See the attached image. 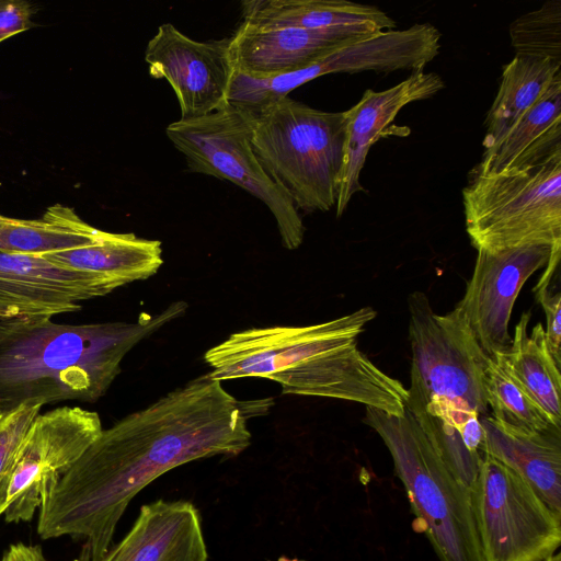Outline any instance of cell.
I'll return each instance as SVG.
<instances>
[{
  "instance_id": "ba28073f",
  "label": "cell",
  "mask_w": 561,
  "mask_h": 561,
  "mask_svg": "<svg viewBox=\"0 0 561 561\" xmlns=\"http://www.w3.org/2000/svg\"><path fill=\"white\" fill-rule=\"evenodd\" d=\"M165 134L185 157L192 172L228 180L261 202L272 213L282 244L296 250L304 241L305 225L291 198L261 165L251 145V124L245 107L227 103L198 118L178 119Z\"/></svg>"
},
{
  "instance_id": "9c48e42d",
  "label": "cell",
  "mask_w": 561,
  "mask_h": 561,
  "mask_svg": "<svg viewBox=\"0 0 561 561\" xmlns=\"http://www.w3.org/2000/svg\"><path fill=\"white\" fill-rule=\"evenodd\" d=\"M483 561H543L561 543V514L513 469L483 454L471 486Z\"/></svg>"
},
{
  "instance_id": "44dd1931",
  "label": "cell",
  "mask_w": 561,
  "mask_h": 561,
  "mask_svg": "<svg viewBox=\"0 0 561 561\" xmlns=\"http://www.w3.org/2000/svg\"><path fill=\"white\" fill-rule=\"evenodd\" d=\"M530 312H523L510 346L495 355L507 373L552 422L561 425V374L549 348L542 324L528 332Z\"/></svg>"
},
{
  "instance_id": "9a60e30c",
  "label": "cell",
  "mask_w": 561,
  "mask_h": 561,
  "mask_svg": "<svg viewBox=\"0 0 561 561\" xmlns=\"http://www.w3.org/2000/svg\"><path fill=\"white\" fill-rule=\"evenodd\" d=\"M202 519L190 501L145 504L125 537L95 561H207Z\"/></svg>"
},
{
  "instance_id": "7c38bea8",
  "label": "cell",
  "mask_w": 561,
  "mask_h": 561,
  "mask_svg": "<svg viewBox=\"0 0 561 561\" xmlns=\"http://www.w3.org/2000/svg\"><path fill=\"white\" fill-rule=\"evenodd\" d=\"M145 60L150 76L165 79L174 90L180 119L205 116L228 103L234 72L229 38L199 42L164 23L148 42Z\"/></svg>"
},
{
  "instance_id": "6da1fadb",
  "label": "cell",
  "mask_w": 561,
  "mask_h": 561,
  "mask_svg": "<svg viewBox=\"0 0 561 561\" xmlns=\"http://www.w3.org/2000/svg\"><path fill=\"white\" fill-rule=\"evenodd\" d=\"M251 437L241 402L209 374L196 377L103 428L47 490L37 534L80 540V561H95L113 545L130 501L149 483L194 460L237 456Z\"/></svg>"
},
{
  "instance_id": "7a4b0ae2",
  "label": "cell",
  "mask_w": 561,
  "mask_h": 561,
  "mask_svg": "<svg viewBox=\"0 0 561 561\" xmlns=\"http://www.w3.org/2000/svg\"><path fill=\"white\" fill-rule=\"evenodd\" d=\"M371 307L309 325L251 328L230 334L204 359L219 381L260 377L285 394L339 399L401 416L408 389L357 347Z\"/></svg>"
},
{
  "instance_id": "4dcf8cb0",
  "label": "cell",
  "mask_w": 561,
  "mask_h": 561,
  "mask_svg": "<svg viewBox=\"0 0 561 561\" xmlns=\"http://www.w3.org/2000/svg\"><path fill=\"white\" fill-rule=\"evenodd\" d=\"M1 216V215H0Z\"/></svg>"
},
{
  "instance_id": "d6986e66",
  "label": "cell",
  "mask_w": 561,
  "mask_h": 561,
  "mask_svg": "<svg viewBox=\"0 0 561 561\" xmlns=\"http://www.w3.org/2000/svg\"><path fill=\"white\" fill-rule=\"evenodd\" d=\"M41 256L69 270L101 276L117 288L153 276L163 264L159 240L107 231L92 244Z\"/></svg>"
},
{
  "instance_id": "cb8c5ba5",
  "label": "cell",
  "mask_w": 561,
  "mask_h": 561,
  "mask_svg": "<svg viewBox=\"0 0 561 561\" xmlns=\"http://www.w3.org/2000/svg\"><path fill=\"white\" fill-rule=\"evenodd\" d=\"M484 387L490 416L502 427L525 434L561 427L550 420L495 356H489Z\"/></svg>"
},
{
  "instance_id": "5bb4252c",
  "label": "cell",
  "mask_w": 561,
  "mask_h": 561,
  "mask_svg": "<svg viewBox=\"0 0 561 561\" xmlns=\"http://www.w3.org/2000/svg\"><path fill=\"white\" fill-rule=\"evenodd\" d=\"M443 88L444 81L437 73L415 71L386 90H366L360 100L345 111L343 161L335 204L337 218L344 214L352 197L364 190L360 173L370 147L404 106L430 99Z\"/></svg>"
},
{
  "instance_id": "484cf974",
  "label": "cell",
  "mask_w": 561,
  "mask_h": 561,
  "mask_svg": "<svg viewBox=\"0 0 561 561\" xmlns=\"http://www.w3.org/2000/svg\"><path fill=\"white\" fill-rule=\"evenodd\" d=\"M42 408L41 404H23L9 412L0 413V516L4 513L18 447Z\"/></svg>"
},
{
  "instance_id": "52a82bcc",
  "label": "cell",
  "mask_w": 561,
  "mask_h": 561,
  "mask_svg": "<svg viewBox=\"0 0 561 561\" xmlns=\"http://www.w3.org/2000/svg\"><path fill=\"white\" fill-rule=\"evenodd\" d=\"M462 205L466 231L477 251L561 247V152L518 169H473Z\"/></svg>"
},
{
  "instance_id": "277c9868",
  "label": "cell",
  "mask_w": 561,
  "mask_h": 561,
  "mask_svg": "<svg viewBox=\"0 0 561 561\" xmlns=\"http://www.w3.org/2000/svg\"><path fill=\"white\" fill-rule=\"evenodd\" d=\"M411 346L405 409L457 479L471 489L483 456L481 420L490 415L484 387L489 356L461 313L434 312L428 297H408Z\"/></svg>"
},
{
  "instance_id": "7402d4cb",
  "label": "cell",
  "mask_w": 561,
  "mask_h": 561,
  "mask_svg": "<svg viewBox=\"0 0 561 561\" xmlns=\"http://www.w3.org/2000/svg\"><path fill=\"white\" fill-rule=\"evenodd\" d=\"M560 79L561 65L514 56L503 68L496 95L485 116L483 152L491 150Z\"/></svg>"
},
{
  "instance_id": "d4e9b609",
  "label": "cell",
  "mask_w": 561,
  "mask_h": 561,
  "mask_svg": "<svg viewBox=\"0 0 561 561\" xmlns=\"http://www.w3.org/2000/svg\"><path fill=\"white\" fill-rule=\"evenodd\" d=\"M516 57L561 65V1L548 0L516 18L508 27Z\"/></svg>"
},
{
  "instance_id": "5b68a950",
  "label": "cell",
  "mask_w": 561,
  "mask_h": 561,
  "mask_svg": "<svg viewBox=\"0 0 561 561\" xmlns=\"http://www.w3.org/2000/svg\"><path fill=\"white\" fill-rule=\"evenodd\" d=\"M251 145L267 174L298 210L328 211L337 199L345 112H325L283 98L248 108Z\"/></svg>"
},
{
  "instance_id": "e0dca14e",
  "label": "cell",
  "mask_w": 561,
  "mask_h": 561,
  "mask_svg": "<svg viewBox=\"0 0 561 561\" xmlns=\"http://www.w3.org/2000/svg\"><path fill=\"white\" fill-rule=\"evenodd\" d=\"M481 423L483 453L513 469L551 510L561 514V427L525 434L502 427L490 415Z\"/></svg>"
},
{
  "instance_id": "8fae6325",
  "label": "cell",
  "mask_w": 561,
  "mask_h": 561,
  "mask_svg": "<svg viewBox=\"0 0 561 561\" xmlns=\"http://www.w3.org/2000/svg\"><path fill=\"white\" fill-rule=\"evenodd\" d=\"M558 248L541 244L477 251L473 273L455 308L488 356L507 351L515 300L526 280L547 265L552 250Z\"/></svg>"
},
{
  "instance_id": "ffe728a7",
  "label": "cell",
  "mask_w": 561,
  "mask_h": 561,
  "mask_svg": "<svg viewBox=\"0 0 561 561\" xmlns=\"http://www.w3.org/2000/svg\"><path fill=\"white\" fill-rule=\"evenodd\" d=\"M561 152V79L525 113L489 151L478 171H502L537 164Z\"/></svg>"
},
{
  "instance_id": "f546056e",
  "label": "cell",
  "mask_w": 561,
  "mask_h": 561,
  "mask_svg": "<svg viewBox=\"0 0 561 561\" xmlns=\"http://www.w3.org/2000/svg\"><path fill=\"white\" fill-rule=\"evenodd\" d=\"M543 561H561V554L560 553H554V554L550 556L549 558H547Z\"/></svg>"
},
{
  "instance_id": "603a6c76",
  "label": "cell",
  "mask_w": 561,
  "mask_h": 561,
  "mask_svg": "<svg viewBox=\"0 0 561 561\" xmlns=\"http://www.w3.org/2000/svg\"><path fill=\"white\" fill-rule=\"evenodd\" d=\"M104 232L83 221L73 208L55 204L39 219L0 216V251L41 256L92 244Z\"/></svg>"
},
{
  "instance_id": "30bf717a",
  "label": "cell",
  "mask_w": 561,
  "mask_h": 561,
  "mask_svg": "<svg viewBox=\"0 0 561 561\" xmlns=\"http://www.w3.org/2000/svg\"><path fill=\"white\" fill-rule=\"evenodd\" d=\"M103 427L100 415L79 407L39 413L25 432L14 457L4 520L33 519L47 490L81 457Z\"/></svg>"
},
{
  "instance_id": "4316f807",
  "label": "cell",
  "mask_w": 561,
  "mask_h": 561,
  "mask_svg": "<svg viewBox=\"0 0 561 561\" xmlns=\"http://www.w3.org/2000/svg\"><path fill=\"white\" fill-rule=\"evenodd\" d=\"M535 297L546 316V339L556 363L561 366V293L550 286L535 287Z\"/></svg>"
},
{
  "instance_id": "ac0fdd59",
  "label": "cell",
  "mask_w": 561,
  "mask_h": 561,
  "mask_svg": "<svg viewBox=\"0 0 561 561\" xmlns=\"http://www.w3.org/2000/svg\"><path fill=\"white\" fill-rule=\"evenodd\" d=\"M242 18L257 26L345 28L368 35L396 28V22L378 7L347 0H247Z\"/></svg>"
},
{
  "instance_id": "3957f363",
  "label": "cell",
  "mask_w": 561,
  "mask_h": 561,
  "mask_svg": "<svg viewBox=\"0 0 561 561\" xmlns=\"http://www.w3.org/2000/svg\"><path fill=\"white\" fill-rule=\"evenodd\" d=\"M175 301L135 322L62 324L51 318L0 321V413L23 404L96 402L121 373L123 358L187 310Z\"/></svg>"
},
{
  "instance_id": "83f0119b",
  "label": "cell",
  "mask_w": 561,
  "mask_h": 561,
  "mask_svg": "<svg viewBox=\"0 0 561 561\" xmlns=\"http://www.w3.org/2000/svg\"><path fill=\"white\" fill-rule=\"evenodd\" d=\"M36 7L24 0H0V43L34 26Z\"/></svg>"
},
{
  "instance_id": "4fadbf2b",
  "label": "cell",
  "mask_w": 561,
  "mask_h": 561,
  "mask_svg": "<svg viewBox=\"0 0 561 561\" xmlns=\"http://www.w3.org/2000/svg\"><path fill=\"white\" fill-rule=\"evenodd\" d=\"M115 289L95 274L69 270L42 256L0 251V321L77 312L82 301Z\"/></svg>"
},
{
  "instance_id": "f1b7e54d",
  "label": "cell",
  "mask_w": 561,
  "mask_h": 561,
  "mask_svg": "<svg viewBox=\"0 0 561 561\" xmlns=\"http://www.w3.org/2000/svg\"><path fill=\"white\" fill-rule=\"evenodd\" d=\"M0 561H46L39 546L16 542L9 546Z\"/></svg>"
},
{
  "instance_id": "2e32d148",
  "label": "cell",
  "mask_w": 561,
  "mask_h": 561,
  "mask_svg": "<svg viewBox=\"0 0 561 561\" xmlns=\"http://www.w3.org/2000/svg\"><path fill=\"white\" fill-rule=\"evenodd\" d=\"M365 36L368 34L345 28L306 30L242 22L229 38V49L236 71L267 77L308 66L329 51Z\"/></svg>"
},
{
  "instance_id": "8992f818",
  "label": "cell",
  "mask_w": 561,
  "mask_h": 561,
  "mask_svg": "<svg viewBox=\"0 0 561 561\" xmlns=\"http://www.w3.org/2000/svg\"><path fill=\"white\" fill-rule=\"evenodd\" d=\"M363 422L381 438L404 485L420 530L439 561H483L471 490L433 447L413 415L365 408Z\"/></svg>"
}]
</instances>
